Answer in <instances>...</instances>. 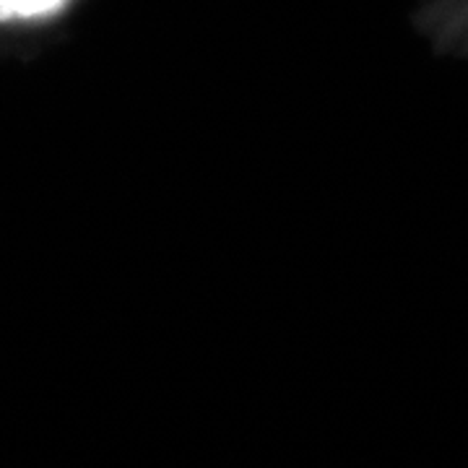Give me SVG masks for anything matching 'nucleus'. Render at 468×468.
<instances>
[{
  "mask_svg": "<svg viewBox=\"0 0 468 468\" xmlns=\"http://www.w3.org/2000/svg\"><path fill=\"white\" fill-rule=\"evenodd\" d=\"M68 0H0V24L58 14Z\"/></svg>",
  "mask_w": 468,
  "mask_h": 468,
  "instance_id": "obj_1",
  "label": "nucleus"
}]
</instances>
